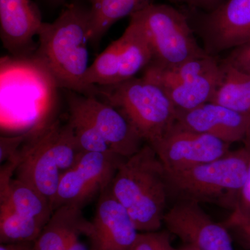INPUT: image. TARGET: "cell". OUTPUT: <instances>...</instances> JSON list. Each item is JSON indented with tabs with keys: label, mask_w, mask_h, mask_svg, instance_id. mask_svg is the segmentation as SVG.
<instances>
[{
	"label": "cell",
	"mask_w": 250,
	"mask_h": 250,
	"mask_svg": "<svg viewBox=\"0 0 250 250\" xmlns=\"http://www.w3.org/2000/svg\"><path fill=\"white\" fill-rule=\"evenodd\" d=\"M20 153L22 159L16 178L36 188L52 206L62 173L52 152L51 125L22 146Z\"/></svg>",
	"instance_id": "obj_14"
},
{
	"label": "cell",
	"mask_w": 250,
	"mask_h": 250,
	"mask_svg": "<svg viewBox=\"0 0 250 250\" xmlns=\"http://www.w3.org/2000/svg\"><path fill=\"white\" fill-rule=\"evenodd\" d=\"M223 74L211 103L250 115V75L221 59Z\"/></svg>",
	"instance_id": "obj_20"
},
{
	"label": "cell",
	"mask_w": 250,
	"mask_h": 250,
	"mask_svg": "<svg viewBox=\"0 0 250 250\" xmlns=\"http://www.w3.org/2000/svg\"><path fill=\"white\" fill-rule=\"evenodd\" d=\"M222 74L221 60L206 54L177 65L150 62L142 77L160 85L177 111H187L211 101Z\"/></svg>",
	"instance_id": "obj_6"
},
{
	"label": "cell",
	"mask_w": 250,
	"mask_h": 250,
	"mask_svg": "<svg viewBox=\"0 0 250 250\" xmlns=\"http://www.w3.org/2000/svg\"><path fill=\"white\" fill-rule=\"evenodd\" d=\"M172 3H177V4H185L187 0H168Z\"/></svg>",
	"instance_id": "obj_32"
},
{
	"label": "cell",
	"mask_w": 250,
	"mask_h": 250,
	"mask_svg": "<svg viewBox=\"0 0 250 250\" xmlns=\"http://www.w3.org/2000/svg\"><path fill=\"white\" fill-rule=\"evenodd\" d=\"M180 250H192V248H190V247L184 246V248H180Z\"/></svg>",
	"instance_id": "obj_33"
},
{
	"label": "cell",
	"mask_w": 250,
	"mask_h": 250,
	"mask_svg": "<svg viewBox=\"0 0 250 250\" xmlns=\"http://www.w3.org/2000/svg\"><path fill=\"white\" fill-rule=\"evenodd\" d=\"M52 149L62 173L76 165L83 152L77 143L73 129L68 122L65 125L54 122L51 125Z\"/></svg>",
	"instance_id": "obj_22"
},
{
	"label": "cell",
	"mask_w": 250,
	"mask_h": 250,
	"mask_svg": "<svg viewBox=\"0 0 250 250\" xmlns=\"http://www.w3.org/2000/svg\"><path fill=\"white\" fill-rule=\"evenodd\" d=\"M66 250H98L91 222L86 220L77 230Z\"/></svg>",
	"instance_id": "obj_26"
},
{
	"label": "cell",
	"mask_w": 250,
	"mask_h": 250,
	"mask_svg": "<svg viewBox=\"0 0 250 250\" xmlns=\"http://www.w3.org/2000/svg\"><path fill=\"white\" fill-rule=\"evenodd\" d=\"M223 60L250 75V42L233 49Z\"/></svg>",
	"instance_id": "obj_27"
},
{
	"label": "cell",
	"mask_w": 250,
	"mask_h": 250,
	"mask_svg": "<svg viewBox=\"0 0 250 250\" xmlns=\"http://www.w3.org/2000/svg\"><path fill=\"white\" fill-rule=\"evenodd\" d=\"M67 105V122L71 125L81 149L85 152H114L90 120L73 105Z\"/></svg>",
	"instance_id": "obj_23"
},
{
	"label": "cell",
	"mask_w": 250,
	"mask_h": 250,
	"mask_svg": "<svg viewBox=\"0 0 250 250\" xmlns=\"http://www.w3.org/2000/svg\"><path fill=\"white\" fill-rule=\"evenodd\" d=\"M0 250H34V243H1Z\"/></svg>",
	"instance_id": "obj_31"
},
{
	"label": "cell",
	"mask_w": 250,
	"mask_h": 250,
	"mask_svg": "<svg viewBox=\"0 0 250 250\" xmlns=\"http://www.w3.org/2000/svg\"><path fill=\"white\" fill-rule=\"evenodd\" d=\"M97 87V98L119 110L151 146L161 141L177 123V110L167 94L145 77Z\"/></svg>",
	"instance_id": "obj_4"
},
{
	"label": "cell",
	"mask_w": 250,
	"mask_h": 250,
	"mask_svg": "<svg viewBox=\"0 0 250 250\" xmlns=\"http://www.w3.org/2000/svg\"><path fill=\"white\" fill-rule=\"evenodd\" d=\"M109 188L139 232L160 229L169 199L166 172L150 145L122 161Z\"/></svg>",
	"instance_id": "obj_2"
},
{
	"label": "cell",
	"mask_w": 250,
	"mask_h": 250,
	"mask_svg": "<svg viewBox=\"0 0 250 250\" xmlns=\"http://www.w3.org/2000/svg\"><path fill=\"white\" fill-rule=\"evenodd\" d=\"M45 224L0 205V243H34Z\"/></svg>",
	"instance_id": "obj_21"
},
{
	"label": "cell",
	"mask_w": 250,
	"mask_h": 250,
	"mask_svg": "<svg viewBox=\"0 0 250 250\" xmlns=\"http://www.w3.org/2000/svg\"><path fill=\"white\" fill-rule=\"evenodd\" d=\"M42 23L40 11L31 0H0V37L14 57L34 55L38 45L34 38Z\"/></svg>",
	"instance_id": "obj_13"
},
{
	"label": "cell",
	"mask_w": 250,
	"mask_h": 250,
	"mask_svg": "<svg viewBox=\"0 0 250 250\" xmlns=\"http://www.w3.org/2000/svg\"><path fill=\"white\" fill-rule=\"evenodd\" d=\"M152 60L147 41L129 22L123 35L112 42L88 67L85 82L91 87L111 85L136 77Z\"/></svg>",
	"instance_id": "obj_7"
},
{
	"label": "cell",
	"mask_w": 250,
	"mask_h": 250,
	"mask_svg": "<svg viewBox=\"0 0 250 250\" xmlns=\"http://www.w3.org/2000/svg\"><path fill=\"white\" fill-rule=\"evenodd\" d=\"M243 143L249 156L246 181L242 188L236 209L233 210L228 220L223 223L225 225H230L250 218V128Z\"/></svg>",
	"instance_id": "obj_24"
},
{
	"label": "cell",
	"mask_w": 250,
	"mask_h": 250,
	"mask_svg": "<svg viewBox=\"0 0 250 250\" xmlns=\"http://www.w3.org/2000/svg\"><path fill=\"white\" fill-rule=\"evenodd\" d=\"M90 29L88 6L73 3L53 22L42 23L34 57L57 87L84 95H98L85 82Z\"/></svg>",
	"instance_id": "obj_1"
},
{
	"label": "cell",
	"mask_w": 250,
	"mask_h": 250,
	"mask_svg": "<svg viewBox=\"0 0 250 250\" xmlns=\"http://www.w3.org/2000/svg\"><path fill=\"white\" fill-rule=\"evenodd\" d=\"M125 157L115 152H84L76 165L62 174L52 203L53 212L59 207L73 205L83 208L111 185Z\"/></svg>",
	"instance_id": "obj_8"
},
{
	"label": "cell",
	"mask_w": 250,
	"mask_h": 250,
	"mask_svg": "<svg viewBox=\"0 0 250 250\" xmlns=\"http://www.w3.org/2000/svg\"><path fill=\"white\" fill-rule=\"evenodd\" d=\"M90 11L89 43L98 48L103 36L113 24L131 17L148 5L150 0H88Z\"/></svg>",
	"instance_id": "obj_18"
},
{
	"label": "cell",
	"mask_w": 250,
	"mask_h": 250,
	"mask_svg": "<svg viewBox=\"0 0 250 250\" xmlns=\"http://www.w3.org/2000/svg\"><path fill=\"white\" fill-rule=\"evenodd\" d=\"M6 205L20 214L37 219L47 224L52 213L49 200L29 184L13 179L4 190L0 191V205Z\"/></svg>",
	"instance_id": "obj_19"
},
{
	"label": "cell",
	"mask_w": 250,
	"mask_h": 250,
	"mask_svg": "<svg viewBox=\"0 0 250 250\" xmlns=\"http://www.w3.org/2000/svg\"><path fill=\"white\" fill-rule=\"evenodd\" d=\"M230 146L218 138L190 131L176 123L152 147L166 172H177L217 160L229 152Z\"/></svg>",
	"instance_id": "obj_10"
},
{
	"label": "cell",
	"mask_w": 250,
	"mask_h": 250,
	"mask_svg": "<svg viewBox=\"0 0 250 250\" xmlns=\"http://www.w3.org/2000/svg\"><path fill=\"white\" fill-rule=\"evenodd\" d=\"M225 227L234 233L243 248L250 250V218L225 225Z\"/></svg>",
	"instance_id": "obj_29"
},
{
	"label": "cell",
	"mask_w": 250,
	"mask_h": 250,
	"mask_svg": "<svg viewBox=\"0 0 250 250\" xmlns=\"http://www.w3.org/2000/svg\"><path fill=\"white\" fill-rule=\"evenodd\" d=\"M164 224L171 234L194 250H234L229 230L213 221L195 202H177L166 211Z\"/></svg>",
	"instance_id": "obj_11"
},
{
	"label": "cell",
	"mask_w": 250,
	"mask_h": 250,
	"mask_svg": "<svg viewBox=\"0 0 250 250\" xmlns=\"http://www.w3.org/2000/svg\"><path fill=\"white\" fill-rule=\"evenodd\" d=\"M147 41L151 62L173 65L206 55L188 18L168 4H150L130 17Z\"/></svg>",
	"instance_id": "obj_5"
},
{
	"label": "cell",
	"mask_w": 250,
	"mask_h": 250,
	"mask_svg": "<svg viewBox=\"0 0 250 250\" xmlns=\"http://www.w3.org/2000/svg\"><path fill=\"white\" fill-rule=\"evenodd\" d=\"M67 104L85 115L107 142L111 150L127 158L139 152L143 141L139 132L119 110L95 95L67 90Z\"/></svg>",
	"instance_id": "obj_12"
},
{
	"label": "cell",
	"mask_w": 250,
	"mask_h": 250,
	"mask_svg": "<svg viewBox=\"0 0 250 250\" xmlns=\"http://www.w3.org/2000/svg\"><path fill=\"white\" fill-rule=\"evenodd\" d=\"M26 135H18L13 137L0 138V162H6L16 155L25 141Z\"/></svg>",
	"instance_id": "obj_28"
},
{
	"label": "cell",
	"mask_w": 250,
	"mask_h": 250,
	"mask_svg": "<svg viewBox=\"0 0 250 250\" xmlns=\"http://www.w3.org/2000/svg\"><path fill=\"white\" fill-rule=\"evenodd\" d=\"M91 223L98 250H132L140 233L109 187L99 196Z\"/></svg>",
	"instance_id": "obj_16"
},
{
	"label": "cell",
	"mask_w": 250,
	"mask_h": 250,
	"mask_svg": "<svg viewBox=\"0 0 250 250\" xmlns=\"http://www.w3.org/2000/svg\"><path fill=\"white\" fill-rule=\"evenodd\" d=\"M177 123L185 129L231 144L244 141L250 128V115L209 102L187 111H177Z\"/></svg>",
	"instance_id": "obj_15"
},
{
	"label": "cell",
	"mask_w": 250,
	"mask_h": 250,
	"mask_svg": "<svg viewBox=\"0 0 250 250\" xmlns=\"http://www.w3.org/2000/svg\"><path fill=\"white\" fill-rule=\"evenodd\" d=\"M246 148H238L211 162L177 172H166L168 198L210 203L233 211L246 181Z\"/></svg>",
	"instance_id": "obj_3"
},
{
	"label": "cell",
	"mask_w": 250,
	"mask_h": 250,
	"mask_svg": "<svg viewBox=\"0 0 250 250\" xmlns=\"http://www.w3.org/2000/svg\"><path fill=\"white\" fill-rule=\"evenodd\" d=\"M132 250H180L171 242V233L167 231L140 232Z\"/></svg>",
	"instance_id": "obj_25"
},
{
	"label": "cell",
	"mask_w": 250,
	"mask_h": 250,
	"mask_svg": "<svg viewBox=\"0 0 250 250\" xmlns=\"http://www.w3.org/2000/svg\"><path fill=\"white\" fill-rule=\"evenodd\" d=\"M206 53L213 57L250 42V0H223L197 24Z\"/></svg>",
	"instance_id": "obj_9"
},
{
	"label": "cell",
	"mask_w": 250,
	"mask_h": 250,
	"mask_svg": "<svg viewBox=\"0 0 250 250\" xmlns=\"http://www.w3.org/2000/svg\"><path fill=\"white\" fill-rule=\"evenodd\" d=\"M223 0H187L185 4L191 7L204 10L205 12L211 11Z\"/></svg>",
	"instance_id": "obj_30"
},
{
	"label": "cell",
	"mask_w": 250,
	"mask_h": 250,
	"mask_svg": "<svg viewBox=\"0 0 250 250\" xmlns=\"http://www.w3.org/2000/svg\"><path fill=\"white\" fill-rule=\"evenodd\" d=\"M52 1H53L54 3H59V4H60V3L65 1V0H52Z\"/></svg>",
	"instance_id": "obj_34"
},
{
	"label": "cell",
	"mask_w": 250,
	"mask_h": 250,
	"mask_svg": "<svg viewBox=\"0 0 250 250\" xmlns=\"http://www.w3.org/2000/svg\"><path fill=\"white\" fill-rule=\"evenodd\" d=\"M82 209L65 205L54 210L34 242V250H66L73 235L86 221Z\"/></svg>",
	"instance_id": "obj_17"
}]
</instances>
